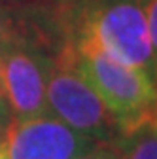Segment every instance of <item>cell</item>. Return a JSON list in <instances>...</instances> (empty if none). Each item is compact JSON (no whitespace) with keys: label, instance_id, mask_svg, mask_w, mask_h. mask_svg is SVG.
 Wrapping results in <instances>:
<instances>
[{"label":"cell","instance_id":"4","mask_svg":"<svg viewBox=\"0 0 157 159\" xmlns=\"http://www.w3.org/2000/svg\"><path fill=\"white\" fill-rule=\"evenodd\" d=\"M4 89L11 119H29L51 114L47 108V80L53 53L30 38H21L2 51Z\"/></svg>","mask_w":157,"mask_h":159},{"label":"cell","instance_id":"10","mask_svg":"<svg viewBox=\"0 0 157 159\" xmlns=\"http://www.w3.org/2000/svg\"><path fill=\"white\" fill-rule=\"evenodd\" d=\"M11 116L8 98H6V89H4V68H2V53H0V129L4 131V119Z\"/></svg>","mask_w":157,"mask_h":159},{"label":"cell","instance_id":"5","mask_svg":"<svg viewBox=\"0 0 157 159\" xmlns=\"http://www.w3.org/2000/svg\"><path fill=\"white\" fill-rule=\"evenodd\" d=\"M96 142L53 114L10 119L0 134V159H72Z\"/></svg>","mask_w":157,"mask_h":159},{"label":"cell","instance_id":"1","mask_svg":"<svg viewBox=\"0 0 157 159\" xmlns=\"http://www.w3.org/2000/svg\"><path fill=\"white\" fill-rule=\"evenodd\" d=\"M87 40L125 66L142 68L157 80L144 0H80L74 2L66 44Z\"/></svg>","mask_w":157,"mask_h":159},{"label":"cell","instance_id":"6","mask_svg":"<svg viewBox=\"0 0 157 159\" xmlns=\"http://www.w3.org/2000/svg\"><path fill=\"white\" fill-rule=\"evenodd\" d=\"M121 159H157V125H146L117 140Z\"/></svg>","mask_w":157,"mask_h":159},{"label":"cell","instance_id":"9","mask_svg":"<svg viewBox=\"0 0 157 159\" xmlns=\"http://www.w3.org/2000/svg\"><path fill=\"white\" fill-rule=\"evenodd\" d=\"M144 10H146V19H148L151 48H153L155 61H157V0H144Z\"/></svg>","mask_w":157,"mask_h":159},{"label":"cell","instance_id":"11","mask_svg":"<svg viewBox=\"0 0 157 159\" xmlns=\"http://www.w3.org/2000/svg\"><path fill=\"white\" fill-rule=\"evenodd\" d=\"M6 2H10V4H19L21 0H6Z\"/></svg>","mask_w":157,"mask_h":159},{"label":"cell","instance_id":"3","mask_svg":"<svg viewBox=\"0 0 157 159\" xmlns=\"http://www.w3.org/2000/svg\"><path fill=\"white\" fill-rule=\"evenodd\" d=\"M46 98L49 112L76 133L102 144H117L121 138L115 116L82 74L70 44L53 55Z\"/></svg>","mask_w":157,"mask_h":159},{"label":"cell","instance_id":"8","mask_svg":"<svg viewBox=\"0 0 157 159\" xmlns=\"http://www.w3.org/2000/svg\"><path fill=\"white\" fill-rule=\"evenodd\" d=\"M72 159H121V155H119V148H117V144L96 142L93 148H89L87 152L76 155Z\"/></svg>","mask_w":157,"mask_h":159},{"label":"cell","instance_id":"7","mask_svg":"<svg viewBox=\"0 0 157 159\" xmlns=\"http://www.w3.org/2000/svg\"><path fill=\"white\" fill-rule=\"evenodd\" d=\"M15 6L17 4H10L6 0H0V51L21 38L34 40L29 21L19 15Z\"/></svg>","mask_w":157,"mask_h":159},{"label":"cell","instance_id":"2","mask_svg":"<svg viewBox=\"0 0 157 159\" xmlns=\"http://www.w3.org/2000/svg\"><path fill=\"white\" fill-rule=\"evenodd\" d=\"M70 46L82 74L115 116L121 136L157 125V80L150 72L114 61L87 40Z\"/></svg>","mask_w":157,"mask_h":159}]
</instances>
